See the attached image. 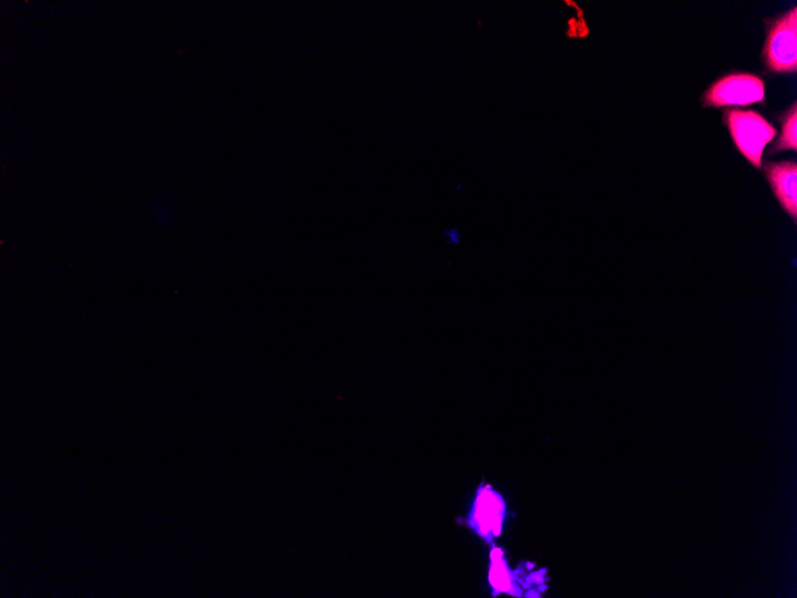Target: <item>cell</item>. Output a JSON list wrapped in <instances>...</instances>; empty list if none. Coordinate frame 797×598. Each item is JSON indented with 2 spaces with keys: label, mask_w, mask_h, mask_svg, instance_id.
I'll return each mask as SVG.
<instances>
[{
  "label": "cell",
  "mask_w": 797,
  "mask_h": 598,
  "mask_svg": "<svg viewBox=\"0 0 797 598\" xmlns=\"http://www.w3.org/2000/svg\"><path fill=\"white\" fill-rule=\"evenodd\" d=\"M725 119L740 153L756 168H762L763 152L766 145L774 140L776 128L762 115L751 110H731Z\"/></svg>",
  "instance_id": "obj_1"
},
{
  "label": "cell",
  "mask_w": 797,
  "mask_h": 598,
  "mask_svg": "<svg viewBox=\"0 0 797 598\" xmlns=\"http://www.w3.org/2000/svg\"><path fill=\"white\" fill-rule=\"evenodd\" d=\"M766 66L772 72L797 70V9L772 22L764 48Z\"/></svg>",
  "instance_id": "obj_2"
},
{
  "label": "cell",
  "mask_w": 797,
  "mask_h": 598,
  "mask_svg": "<svg viewBox=\"0 0 797 598\" xmlns=\"http://www.w3.org/2000/svg\"><path fill=\"white\" fill-rule=\"evenodd\" d=\"M765 86L763 80L750 73H733L710 86L703 103L706 107H747L763 102Z\"/></svg>",
  "instance_id": "obj_3"
},
{
  "label": "cell",
  "mask_w": 797,
  "mask_h": 598,
  "mask_svg": "<svg viewBox=\"0 0 797 598\" xmlns=\"http://www.w3.org/2000/svg\"><path fill=\"white\" fill-rule=\"evenodd\" d=\"M766 176L781 206L796 221L797 166L793 162L766 164Z\"/></svg>",
  "instance_id": "obj_4"
},
{
  "label": "cell",
  "mask_w": 797,
  "mask_h": 598,
  "mask_svg": "<svg viewBox=\"0 0 797 598\" xmlns=\"http://www.w3.org/2000/svg\"><path fill=\"white\" fill-rule=\"evenodd\" d=\"M496 495H485L479 499V509L477 521L479 524L480 532L487 534L488 532L494 533V530L500 528V505L499 502L494 501Z\"/></svg>",
  "instance_id": "obj_5"
},
{
  "label": "cell",
  "mask_w": 797,
  "mask_h": 598,
  "mask_svg": "<svg viewBox=\"0 0 797 598\" xmlns=\"http://www.w3.org/2000/svg\"><path fill=\"white\" fill-rule=\"evenodd\" d=\"M797 150V110L796 104L789 110L783 122L780 140L775 146V151Z\"/></svg>",
  "instance_id": "obj_6"
},
{
  "label": "cell",
  "mask_w": 797,
  "mask_h": 598,
  "mask_svg": "<svg viewBox=\"0 0 797 598\" xmlns=\"http://www.w3.org/2000/svg\"><path fill=\"white\" fill-rule=\"evenodd\" d=\"M460 237H461V234L457 230H448L446 232V238H447L448 244H455V245L459 244Z\"/></svg>",
  "instance_id": "obj_7"
}]
</instances>
